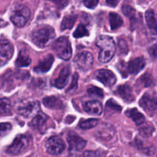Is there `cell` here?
Here are the masks:
<instances>
[{"mask_svg": "<svg viewBox=\"0 0 157 157\" xmlns=\"http://www.w3.org/2000/svg\"><path fill=\"white\" fill-rule=\"evenodd\" d=\"M96 45L100 49L99 61L102 63L110 61L116 52V45L113 38L107 35H101L97 38Z\"/></svg>", "mask_w": 157, "mask_h": 157, "instance_id": "1", "label": "cell"}, {"mask_svg": "<svg viewBox=\"0 0 157 157\" xmlns=\"http://www.w3.org/2000/svg\"><path fill=\"white\" fill-rule=\"evenodd\" d=\"M55 37L53 28L48 25H42L36 28L32 33V40L34 44L39 48H45L50 45Z\"/></svg>", "mask_w": 157, "mask_h": 157, "instance_id": "2", "label": "cell"}, {"mask_svg": "<svg viewBox=\"0 0 157 157\" xmlns=\"http://www.w3.org/2000/svg\"><path fill=\"white\" fill-rule=\"evenodd\" d=\"M53 49L57 55L61 59L67 61L71 58V46L68 38L66 37L58 38L53 44Z\"/></svg>", "mask_w": 157, "mask_h": 157, "instance_id": "3", "label": "cell"}, {"mask_svg": "<svg viewBox=\"0 0 157 157\" xmlns=\"http://www.w3.org/2000/svg\"><path fill=\"white\" fill-rule=\"evenodd\" d=\"M30 10L25 6H18L15 9L11 15V21L18 27L25 25L30 18Z\"/></svg>", "mask_w": 157, "mask_h": 157, "instance_id": "4", "label": "cell"}, {"mask_svg": "<svg viewBox=\"0 0 157 157\" xmlns=\"http://www.w3.org/2000/svg\"><path fill=\"white\" fill-rule=\"evenodd\" d=\"M30 138L25 135H19L8 147L7 153L12 155H18L24 153L30 145Z\"/></svg>", "mask_w": 157, "mask_h": 157, "instance_id": "5", "label": "cell"}, {"mask_svg": "<svg viewBox=\"0 0 157 157\" xmlns=\"http://www.w3.org/2000/svg\"><path fill=\"white\" fill-rule=\"evenodd\" d=\"M45 147L49 154L56 156L61 154L64 151L65 145L64 141L58 136H52L46 142Z\"/></svg>", "mask_w": 157, "mask_h": 157, "instance_id": "6", "label": "cell"}, {"mask_svg": "<svg viewBox=\"0 0 157 157\" xmlns=\"http://www.w3.org/2000/svg\"><path fill=\"white\" fill-rule=\"evenodd\" d=\"M93 62V55L90 52H87V51L78 54L75 58V63L76 64L77 67L84 71H88L92 67Z\"/></svg>", "mask_w": 157, "mask_h": 157, "instance_id": "7", "label": "cell"}, {"mask_svg": "<svg viewBox=\"0 0 157 157\" xmlns=\"http://www.w3.org/2000/svg\"><path fill=\"white\" fill-rule=\"evenodd\" d=\"M140 105L150 116H153L156 110V97L153 94H145L140 101Z\"/></svg>", "mask_w": 157, "mask_h": 157, "instance_id": "8", "label": "cell"}, {"mask_svg": "<svg viewBox=\"0 0 157 157\" xmlns=\"http://www.w3.org/2000/svg\"><path fill=\"white\" fill-rule=\"evenodd\" d=\"M67 140L70 150L75 152H80L84 150L86 146V143H87L86 140H84L83 138H81L74 132H71L68 133Z\"/></svg>", "mask_w": 157, "mask_h": 157, "instance_id": "9", "label": "cell"}, {"mask_svg": "<svg viewBox=\"0 0 157 157\" xmlns=\"http://www.w3.org/2000/svg\"><path fill=\"white\" fill-rule=\"evenodd\" d=\"M18 112L21 116L26 118L34 117L40 112V104L38 101H32L19 107Z\"/></svg>", "mask_w": 157, "mask_h": 157, "instance_id": "10", "label": "cell"}, {"mask_svg": "<svg viewBox=\"0 0 157 157\" xmlns=\"http://www.w3.org/2000/svg\"><path fill=\"white\" fill-rule=\"evenodd\" d=\"M95 78L107 87H112L117 81L114 74L111 71L107 70V69L98 70L95 74Z\"/></svg>", "mask_w": 157, "mask_h": 157, "instance_id": "11", "label": "cell"}, {"mask_svg": "<svg viewBox=\"0 0 157 157\" xmlns=\"http://www.w3.org/2000/svg\"><path fill=\"white\" fill-rule=\"evenodd\" d=\"M146 65V61L143 57H138V58H133V60L130 61L127 64L126 71L128 74H133V75H136L140 71L144 68Z\"/></svg>", "mask_w": 157, "mask_h": 157, "instance_id": "12", "label": "cell"}, {"mask_svg": "<svg viewBox=\"0 0 157 157\" xmlns=\"http://www.w3.org/2000/svg\"><path fill=\"white\" fill-rule=\"evenodd\" d=\"M83 108L86 113L92 115L99 116L102 113V105L99 101H87L83 105Z\"/></svg>", "mask_w": 157, "mask_h": 157, "instance_id": "13", "label": "cell"}, {"mask_svg": "<svg viewBox=\"0 0 157 157\" xmlns=\"http://www.w3.org/2000/svg\"><path fill=\"white\" fill-rule=\"evenodd\" d=\"M54 63V57L52 55H48L46 56L41 61H40L35 67H34V71L37 73H45L48 72L52 67V64Z\"/></svg>", "mask_w": 157, "mask_h": 157, "instance_id": "14", "label": "cell"}, {"mask_svg": "<svg viewBox=\"0 0 157 157\" xmlns=\"http://www.w3.org/2000/svg\"><path fill=\"white\" fill-rule=\"evenodd\" d=\"M14 54V47L12 43L7 39L0 40V55L6 58V59H10Z\"/></svg>", "mask_w": 157, "mask_h": 157, "instance_id": "15", "label": "cell"}, {"mask_svg": "<svg viewBox=\"0 0 157 157\" xmlns=\"http://www.w3.org/2000/svg\"><path fill=\"white\" fill-rule=\"evenodd\" d=\"M70 67H64V68L61 70V73H60L59 76L55 81V86L58 88H63L64 86L67 84V81H68V78L70 76Z\"/></svg>", "mask_w": 157, "mask_h": 157, "instance_id": "16", "label": "cell"}, {"mask_svg": "<svg viewBox=\"0 0 157 157\" xmlns=\"http://www.w3.org/2000/svg\"><path fill=\"white\" fill-rule=\"evenodd\" d=\"M117 92L120 96L127 102H132L134 101V96L132 92V89L127 84L120 86L117 88Z\"/></svg>", "mask_w": 157, "mask_h": 157, "instance_id": "17", "label": "cell"}, {"mask_svg": "<svg viewBox=\"0 0 157 157\" xmlns=\"http://www.w3.org/2000/svg\"><path fill=\"white\" fill-rule=\"evenodd\" d=\"M146 21H147V26L149 27L151 32H153V35H156V15H155L154 11L150 9L147 11L145 14Z\"/></svg>", "mask_w": 157, "mask_h": 157, "instance_id": "18", "label": "cell"}, {"mask_svg": "<svg viewBox=\"0 0 157 157\" xmlns=\"http://www.w3.org/2000/svg\"><path fill=\"white\" fill-rule=\"evenodd\" d=\"M44 106L51 109H62L64 107L62 101L56 97H48L43 100Z\"/></svg>", "mask_w": 157, "mask_h": 157, "instance_id": "19", "label": "cell"}, {"mask_svg": "<svg viewBox=\"0 0 157 157\" xmlns=\"http://www.w3.org/2000/svg\"><path fill=\"white\" fill-rule=\"evenodd\" d=\"M126 114H127V116L128 117H130V119L133 120V121H134L135 124L138 126L141 125V124H142L143 123H144V121H145V117H144V116L140 113V112L138 111L136 108H133L127 110V111L126 112Z\"/></svg>", "mask_w": 157, "mask_h": 157, "instance_id": "20", "label": "cell"}, {"mask_svg": "<svg viewBox=\"0 0 157 157\" xmlns=\"http://www.w3.org/2000/svg\"><path fill=\"white\" fill-rule=\"evenodd\" d=\"M109 20H110V28L112 30H116L119 29L123 25V19L117 13L111 12L109 15Z\"/></svg>", "mask_w": 157, "mask_h": 157, "instance_id": "21", "label": "cell"}, {"mask_svg": "<svg viewBox=\"0 0 157 157\" xmlns=\"http://www.w3.org/2000/svg\"><path fill=\"white\" fill-rule=\"evenodd\" d=\"M48 121V117L43 113H38L35 117H34V119L32 121V124L35 128H38L41 130L44 126Z\"/></svg>", "mask_w": 157, "mask_h": 157, "instance_id": "22", "label": "cell"}, {"mask_svg": "<svg viewBox=\"0 0 157 157\" xmlns=\"http://www.w3.org/2000/svg\"><path fill=\"white\" fill-rule=\"evenodd\" d=\"M77 20V15H67L62 20V22L61 25V29L62 31L66 29H71L75 25V21Z\"/></svg>", "mask_w": 157, "mask_h": 157, "instance_id": "23", "label": "cell"}, {"mask_svg": "<svg viewBox=\"0 0 157 157\" xmlns=\"http://www.w3.org/2000/svg\"><path fill=\"white\" fill-rule=\"evenodd\" d=\"M11 103L7 98H0V115H8L11 113Z\"/></svg>", "mask_w": 157, "mask_h": 157, "instance_id": "24", "label": "cell"}, {"mask_svg": "<svg viewBox=\"0 0 157 157\" xmlns=\"http://www.w3.org/2000/svg\"><path fill=\"white\" fill-rule=\"evenodd\" d=\"M31 62H32V61H31V58H29V55L21 52L18 55L16 61H15V65L17 67H27L31 64Z\"/></svg>", "mask_w": 157, "mask_h": 157, "instance_id": "25", "label": "cell"}, {"mask_svg": "<svg viewBox=\"0 0 157 157\" xmlns=\"http://www.w3.org/2000/svg\"><path fill=\"white\" fill-rule=\"evenodd\" d=\"M99 123L98 119H87L84 121H81L79 124V127L84 130H89L96 127Z\"/></svg>", "mask_w": 157, "mask_h": 157, "instance_id": "26", "label": "cell"}, {"mask_svg": "<svg viewBox=\"0 0 157 157\" xmlns=\"http://www.w3.org/2000/svg\"><path fill=\"white\" fill-rule=\"evenodd\" d=\"M141 125H143L142 127L140 128V133L142 136H145V137H148L150 136L153 133V132L154 131V128L152 125L148 124H144V123H143Z\"/></svg>", "mask_w": 157, "mask_h": 157, "instance_id": "27", "label": "cell"}, {"mask_svg": "<svg viewBox=\"0 0 157 157\" xmlns=\"http://www.w3.org/2000/svg\"><path fill=\"white\" fill-rule=\"evenodd\" d=\"M87 93L92 98H98L101 99L104 97V92L101 88L95 86H91L87 89Z\"/></svg>", "mask_w": 157, "mask_h": 157, "instance_id": "28", "label": "cell"}, {"mask_svg": "<svg viewBox=\"0 0 157 157\" xmlns=\"http://www.w3.org/2000/svg\"><path fill=\"white\" fill-rule=\"evenodd\" d=\"M74 37L75 38H82L84 36H88L89 35V32L87 31V28L84 25L81 24L78 25V27L77 28L76 30L74 32Z\"/></svg>", "mask_w": 157, "mask_h": 157, "instance_id": "29", "label": "cell"}, {"mask_svg": "<svg viewBox=\"0 0 157 157\" xmlns=\"http://www.w3.org/2000/svg\"><path fill=\"white\" fill-rule=\"evenodd\" d=\"M106 108L107 110H111V111L114 112V113H119V112L121 111L122 110V107L120 105H118L117 104V102H115L113 100L110 99L107 102V104H106Z\"/></svg>", "mask_w": 157, "mask_h": 157, "instance_id": "30", "label": "cell"}, {"mask_svg": "<svg viewBox=\"0 0 157 157\" xmlns=\"http://www.w3.org/2000/svg\"><path fill=\"white\" fill-rule=\"evenodd\" d=\"M12 130V124L9 123H0V136L7 135Z\"/></svg>", "mask_w": 157, "mask_h": 157, "instance_id": "31", "label": "cell"}, {"mask_svg": "<svg viewBox=\"0 0 157 157\" xmlns=\"http://www.w3.org/2000/svg\"><path fill=\"white\" fill-rule=\"evenodd\" d=\"M141 81H143V84L145 87H150V86L153 85L155 84L154 79L153 76L150 75V74H146L141 78Z\"/></svg>", "mask_w": 157, "mask_h": 157, "instance_id": "32", "label": "cell"}, {"mask_svg": "<svg viewBox=\"0 0 157 157\" xmlns=\"http://www.w3.org/2000/svg\"><path fill=\"white\" fill-rule=\"evenodd\" d=\"M122 11L124 12V15L127 17H133V15H135V9H133L131 6H124V7L122 8Z\"/></svg>", "mask_w": 157, "mask_h": 157, "instance_id": "33", "label": "cell"}, {"mask_svg": "<svg viewBox=\"0 0 157 157\" xmlns=\"http://www.w3.org/2000/svg\"><path fill=\"white\" fill-rule=\"evenodd\" d=\"M99 0H84V4L88 9H94L98 4Z\"/></svg>", "mask_w": 157, "mask_h": 157, "instance_id": "34", "label": "cell"}, {"mask_svg": "<svg viewBox=\"0 0 157 157\" xmlns=\"http://www.w3.org/2000/svg\"><path fill=\"white\" fill-rule=\"evenodd\" d=\"M78 75L75 74L73 76V81H72L71 84L67 89V91H71V90H75V89L78 87Z\"/></svg>", "mask_w": 157, "mask_h": 157, "instance_id": "35", "label": "cell"}, {"mask_svg": "<svg viewBox=\"0 0 157 157\" xmlns=\"http://www.w3.org/2000/svg\"><path fill=\"white\" fill-rule=\"evenodd\" d=\"M58 8L59 9H63L65 6H67V5L68 4L69 0H52Z\"/></svg>", "mask_w": 157, "mask_h": 157, "instance_id": "36", "label": "cell"}, {"mask_svg": "<svg viewBox=\"0 0 157 157\" xmlns=\"http://www.w3.org/2000/svg\"><path fill=\"white\" fill-rule=\"evenodd\" d=\"M84 157H100L98 153L94 151H85L84 153Z\"/></svg>", "mask_w": 157, "mask_h": 157, "instance_id": "37", "label": "cell"}, {"mask_svg": "<svg viewBox=\"0 0 157 157\" xmlns=\"http://www.w3.org/2000/svg\"><path fill=\"white\" fill-rule=\"evenodd\" d=\"M105 2L108 6H111V7H115L117 6L119 0H105Z\"/></svg>", "mask_w": 157, "mask_h": 157, "instance_id": "38", "label": "cell"}, {"mask_svg": "<svg viewBox=\"0 0 157 157\" xmlns=\"http://www.w3.org/2000/svg\"><path fill=\"white\" fill-rule=\"evenodd\" d=\"M150 55H152V56L153 57V58H156V44H154V45L153 46V47H151V48L150 49Z\"/></svg>", "mask_w": 157, "mask_h": 157, "instance_id": "39", "label": "cell"}, {"mask_svg": "<svg viewBox=\"0 0 157 157\" xmlns=\"http://www.w3.org/2000/svg\"><path fill=\"white\" fill-rule=\"evenodd\" d=\"M110 157H118V156H110Z\"/></svg>", "mask_w": 157, "mask_h": 157, "instance_id": "40", "label": "cell"}, {"mask_svg": "<svg viewBox=\"0 0 157 157\" xmlns=\"http://www.w3.org/2000/svg\"><path fill=\"white\" fill-rule=\"evenodd\" d=\"M0 64H1V60H0Z\"/></svg>", "mask_w": 157, "mask_h": 157, "instance_id": "41", "label": "cell"}]
</instances>
